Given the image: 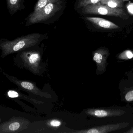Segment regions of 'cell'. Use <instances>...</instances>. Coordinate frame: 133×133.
Instances as JSON below:
<instances>
[{
  "mask_svg": "<svg viewBox=\"0 0 133 133\" xmlns=\"http://www.w3.org/2000/svg\"><path fill=\"white\" fill-rule=\"evenodd\" d=\"M102 4H106L112 8H122L123 6L122 0H108Z\"/></svg>",
  "mask_w": 133,
  "mask_h": 133,
  "instance_id": "cell-14",
  "label": "cell"
},
{
  "mask_svg": "<svg viewBox=\"0 0 133 133\" xmlns=\"http://www.w3.org/2000/svg\"><path fill=\"white\" fill-rule=\"evenodd\" d=\"M48 38L47 34L34 33L23 36L14 40L1 39L0 41L1 57L4 58L10 54L37 46Z\"/></svg>",
  "mask_w": 133,
  "mask_h": 133,
  "instance_id": "cell-2",
  "label": "cell"
},
{
  "mask_svg": "<svg viewBox=\"0 0 133 133\" xmlns=\"http://www.w3.org/2000/svg\"><path fill=\"white\" fill-rule=\"evenodd\" d=\"M66 5V0H52L38 12H32L26 18L25 25L53 24L63 15Z\"/></svg>",
  "mask_w": 133,
  "mask_h": 133,
  "instance_id": "cell-1",
  "label": "cell"
},
{
  "mask_svg": "<svg viewBox=\"0 0 133 133\" xmlns=\"http://www.w3.org/2000/svg\"><path fill=\"white\" fill-rule=\"evenodd\" d=\"M7 5L11 15H14L18 11L24 10L25 0H6Z\"/></svg>",
  "mask_w": 133,
  "mask_h": 133,
  "instance_id": "cell-11",
  "label": "cell"
},
{
  "mask_svg": "<svg viewBox=\"0 0 133 133\" xmlns=\"http://www.w3.org/2000/svg\"><path fill=\"white\" fill-rule=\"evenodd\" d=\"M7 95L8 97L12 98L22 99L25 100H28L32 102L35 104H40L43 103L41 101H38L35 99L30 98L28 96L22 94L19 92L15 90H10L8 91Z\"/></svg>",
  "mask_w": 133,
  "mask_h": 133,
  "instance_id": "cell-12",
  "label": "cell"
},
{
  "mask_svg": "<svg viewBox=\"0 0 133 133\" xmlns=\"http://www.w3.org/2000/svg\"><path fill=\"white\" fill-rule=\"evenodd\" d=\"M126 132H127V133H133V128H132V129L130 130H129Z\"/></svg>",
  "mask_w": 133,
  "mask_h": 133,
  "instance_id": "cell-19",
  "label": "cell"
},
{
  "mask_svg": "<svg viewBox=\"0 0 133 133\" xmlns=\"http://www.w3.org/2000/svg\"><path fill=\"white\" fill-rule=\"evenodd\" d=\"M52 1V0H38L35 6L34 7V10L32 13H35L38 12Z\"/></svg>",
  "mask_w": 133,
  "mask_h": 133,
  "instance_id": "cell-15",
  "label": "cell"
},
{
  "mask_svg": "<svg viewBox=\"0 0 133 133\" xmlns=\"http://www.w3.org/2000/svg\"><path fill=\"white\" fill-rule=\"evenodd\" d=\"M125 99L128 102L133 101V90L128 92L125 95Z\"/></svg>",
  "mask_w": 133,
  "mask_h": 133,
  "instance_id": "cell-18",
  "label": "cell"
},
{
  "mask_svg": "<svg viewBox=\"0 0 133 133\" xmlns=\"http://www.w3.org/2000/svg\"><path fill=\"white\" fill-rule=\"evenodd\" d=\"M85 19L95 26L100 28L107 29H115L119 28L118 25L112 22L98 17H86Z\"/></svg>",
  "mask_w": 133,
  "mask_h": 133,
  "instance_id": "cell-10",
  "label": "cell"
},
{
  "mask_svg": "<svg viewBox=\"0 0 133 133\" xmlns=\"http://www.w3.org/2000/svg\"><path fill=\"white\" fill-rule=\"evenodd\" d=\"M87 115L95 117H112L122 116L125 113V111L121 109H89L85 111Z\"/></svg>",
  "mask_w": 133,
  "mask_h": 133,
  "instance_id": "cell-9",
  "label": "cell"
},
{
  "mask_svg": "<svg viewBox=\"0 0 133 133\" xmlns=\"http://www.w3.org/2000/svg\"><path fill=\"white\" fill-rule=\"evenodd\" d=\"M108 1V0H101L100 2L102 3H103V2H105V1Z\"/></svg>",
  "mask_w": 133,
  "mask_h": 133,
  "instance_id": "cell-20",
  "label": "cell"
},
{
  "mask_svg": "<svg viewBox=\"0 0 133 133\" xmlns=\"http://www.w3.org/2000/svg\"><path fill=\"white\" fill-rule=\"evenodd\" d=\"M31 122L24 117L14 116L0 124V133H17L25 130Z\"/></svg>",
  "mask_w": 133,
  "mask_h": 133,
  "instance_id": "cell-5",
  "label": "cell"
},
{
  "mask_svg": "<svg viewBox=\"0 0 133 133\" xmlns=\"http://www.w3.org/2000/svg\"><path fill=\"white\" fill-rule=\"evenodd\" d=\"M121 59H129L133 58V52L130 50H127L121 53L118 56Z\"/></svg>",
  "mask_w": 133,
  "mask_h": 133,
  "instance_id": "cell-16",
  "label": "cell"
},
{
  "mask_svg": "<svg viewBox=\"0 0 133 133\" xmlns=\"http://www.w3.org/2000/svg\"><path fill=\"white\" fill-rule=\"evenodd\" d=\"M130 123L128 122L106 124L97 126L89 129L75 131L74 133H107L127 127Z\"/></svg>",
  "mask_w": 133,
  "mask_h": 133,
  "instance_id": "cell-7",
  "label": "cell"
},
{
  "mask_svg": "<svg viewBox=\"0 0 133 133\" xmlns=\"http://www.w3.org/2000/svg\"><path fill=\"white\" fill-rule=\"evenodd\" d=\"M109 55V50L104 48H100L93 53V59L96 64V73L97 75L102 74L105 71L107 65V58Z\"/></svg>",
  "mask_w": 133,
  "mask_h": 133,
  "instance_id": "cell-8",
  "label": "cell"
},
{
  "mask_svg": "<svg viewBox=\"0 0 133 133\" xmlns=\"http://www.w3.org/2000/svg\"><path fill=\"white\" fill-rule=\"evenodd\" d=\"M20 57L25 68L34 74H38L41 69V54L36 50L21 51Z\"/></svg>",
  "mask_w": 133,
  "mask_h": 133,
  "instance_id": "cell-4",
  "label": "cell"
},
{
  "mask_svg": "<svg viewBox=\"0 0 133 133\" xmlns=\"http://www.w3.org/2000/svg\"><path fill=\"white\" fill-rule=\"evenodd\" d=\"M62 124V121L58 119H54L48 121L47 125L52 128H57L60 127Z\"/></svg>",
  "mask_w": 133,
  "mask_h": 133,
  "instance_id": "cell-17",
  "label": "cell"
},
{
  "mask_svg": "<svg viewBox=\"0 0 133 133\" xmlns=\"http://www.w3.org/2000/svg\"><path fill=\"white\" fill-rule=\"evenodd\" d=\"M81 12L86 14L100 15L118 17L123 19L128 18L127 14L123 8H111L100 2L81 8Z\"/></svg>",
  "mask_w": 133,
  "mask_h": 133,
  "instance_id": "cell-3",
  "label": "cell"
},
{
  "mask_svg": "<svg viewBox=\"0 0 133 133\" xmlns=\"http://www.w3.org/2000/svg\"><path fill=\"white\" fill-rule=\"evenodd\" d=\"M4 75L10 81L16 84L20 89L23 91L33 93L34 95L41 97L48 98L50 96L48 93L42 91L34 82L29 81L19 80L15 77L8 75L6 74Z\"/></svg>",
  "mask_w": 133,
  "mask_h": 133,
  "instance_id": "cell-6",
  "label": "cell"
},
{
  "mask_svg": "<svg viewBox=\"0 0 133 133\" xmlns=\"http://www.w3.org/2000/svg\"><path fill=\"white\" fill-rule=\"evenodd\" d=\"M101 0H77L75 5L76 9H81L86 6L95 4L100 2Z\"/></svg>",
  "mask_w": 133,
  "mask_h": 133,
  "instance_id": "cell-13",
  "label": "cell"
}]
</instances>
